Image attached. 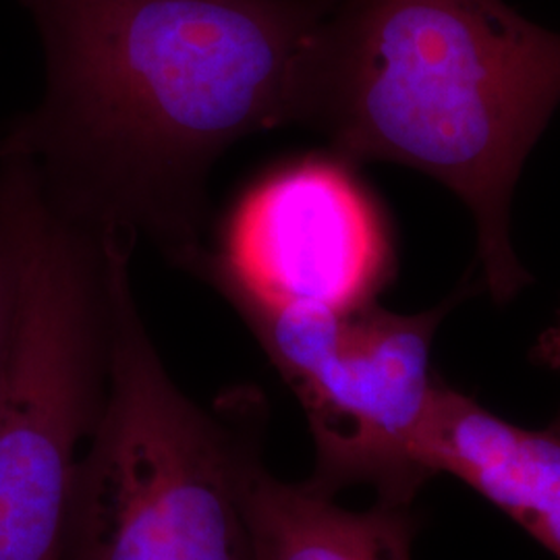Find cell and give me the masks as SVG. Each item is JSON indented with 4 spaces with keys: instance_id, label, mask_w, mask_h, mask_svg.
Masks as SVG:
<instances>
[{
    "instance_id": "cell-3",
    "label": "cell",
    "mask_w": 560,
    "mask_h": 560,
    "mask_svg": "<svg viewBox=\"0 0 560 560\" xmlns=\"http://www.w3.org/2000/svg\"><path fill=\"white\" fill-rule=\"evenodd\" d=\"M113 298L110 382L81 453L59 560H252L245 481L264 457L268 407L240 388L201 407L150 337L127 241L106 237Z\"/></svg>"
},
{
    "instance_id": "cell-2",
    "label": "cell",
    "mask_w": 560,
    "mask_h": 560,
    "mask_svg": "<svg viewBox=\"0 0 560 560\" xmlns=\"http://www.w3.org/2000/svg\"><path fill=\"white\" fill-rule=\"evenodd\" d=\"M560 104V34L504 0H332L305 42L287 125L345 162L420 171L471 210L490 298L529 282L511 241L521 168Z\"/></svg>"
},
{
    "instance_id": "cell-7",
    "label": "cell",
    "mask_w": 560,
    "mask_h": 560,
    "mask_svg": "<svg viewBox=\"0 0 560 560\" xmlns=\"http://www.w3.org/2000/svg\"><path fill=\"white\" fill-rule=\"evenodd\" d=\"M421 457L432 478L467 483L560 560V413L523 428L442 381Z\"/></svg>"
},
{
    "instance_id": "cell-6",
    "label": "cell",
    "mask_w": 560,
    "mask_h": 560,
    "mask_svg": "<svg viewBox=\"0 0 560 560\" xmlns=\"http://www.w3.org/2000/svg\"><path fill=\"white\" fill-rule=\"evenodd\" d=\"M175 264L233 310L353 312L390 282L395 249L353 164L326 152L264 175L233 210L221 249L198 245Z\"/></svg>"
},
{
    "instance_id": "cell-8",
    "label": "cell",
    "mask_w": 560,
    "mask_h": 560,
    "mask_svg": "<svg viewBox=\"0 0 560 560\" xmlns=\"http://www.w3.org/2000/svg\"><path fill=\"white\" fill-rule=\"evenodd\" d=\"M252 560H411L413 502L337 504L310 481H282L261 457L245 481Z\"/></svg>"
},
{
    "instance_id": "cell-4",
    "label": "cell",
    "mask_w": 560,
    "mask_h": 560,
    "mask_svg": "<svg viewBox=\"0 0 560 560\" xmlns=\"http://www.w3.org/2000/svg\"><path fill=\"white\" fill-rule=\"evenodd\" d=\"M20 237L21 300L0 374V560H59L81 453L104 411L113 353L106 243L65 219L27 161L0 162Z\"/></svg>"
},
{
    "instance_id": "cell-10",
    "label": "cell",
    "mask_w": 560,
    "mask_h": 560,
    "mask_svg": "<svg viewBox=\"0 0 560 560\" xmlns=\"http://www.w3.org/2000/svg\"><path fill=\"white\" fill-rule=\"evenodd\" d=\"M534 360L548 370L560 372V320L541 332L534 347Z\"/></svg>"
},
{
    "instance_id": "cell-5",
    "label": "cell",
    "mask_w": 560,
    "mask_h": 560,
    "mask_svg": "<svg viewBox=\"0 0 560 560\" xmlns=\"http://www.w3.org/2000/svg\"><path fill=\"white\" fill-rule=\"evenodd\" d=\"M451 300L420 314L370 303L353 312L235 307L300 399L316 448L310 483L337 497L358 483L413 502L430 480L421 448L442 378L432 345Z\"/></svg>"
},
{
    "instance_id": "cell-9",
    "label": "cell",
    "mask_w": 560,
    "mask_h": 560,
    "mask_svg": "<svg viewBox=\"0 0 560 560\" xmlns=\"http://www.w3.org/2000/svg\"><path fill=\"white\" fill-rule=\"evenodd\" d=\"M21 300V247L13 217L0 198V374L9 358Z\"/></svg>"
},
{
    "instance_id": "cell-1",
    "label": "cell",
    "mask_w": 560,
    "mask_h": 560,
    "mask_svg": "<svg viewBox=\"0 0 560 560\" xmlns=\"http://www.w3.org/2000/svg\"><path fill=\"white\" fill-rule=\"evenodd\" d=\"M40 101L0 131L50 206L96 237L201 245L208 180L240 141L284 127L295 65L332 0H20Z\"/></svg>"
}]
</instances>
